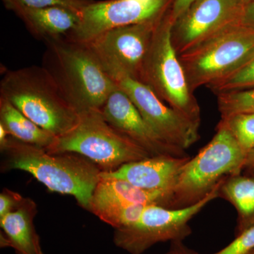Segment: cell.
I'll use <instances>...</instances> for the list:
<instances>
[{
  "instance_id": "6da1fadb",
  "label": "cell",
  "mask_w": 254,
  "mask_h": 254,
  "mask_svg": "<svg viewBox=\"0 0 254 254\" xmlns=\"http://www.w3.org/2000/svg\"><path fill=\"white\" fill-rule=\"evenodd\" d=\"M1 171L22 170L33 175L50 191L72 195L88 211L100 170L94 163L73 153H50L9 136L3 146Z\"/></svg>"
},
{
  "instance_id": "7a4b0ae2",
  "label": "cell",
  "mask_w": 254,
  "mask_h": 254,
  "mask_svg": "<svg viewBox=\"0 0 254 254\" xmlns=\"http://www.w3.org/2000/svg\"><path fill=\"white\" fill-rule=\"evenodd\" d=\"M42 65L78 113L101 110L118 88L89 43L66 38L48 42Z\"/></svg>"
},
{
  "instance_id": "3957f363",
  "label": "cell",
  "mask_w": 254,
  "mask_h": 254,
  "mask_svg": "<svg viewBox=\"0 0 254 254\" xmlns=\"http://www.w3.org/2000/svg\"><path fill=\"white\" fill-rule=\"evenodd\" d=\"M0 96L56 138L71 131L79 122L80 114L68 104L42 66L5 70Z\"/></svg>"
},
{
  "instance_id": "277c9868",
  "label": "cell",
  "mask_w": 254,
  "mask_h": 254,
  "mask_svg": "<svg viewBox=\"0 0 254 254\" xmlns=\"http://www.w3.org/2000/svg\"><path fill=\"white\" fill-rule=\"evenodd\" d=\"M246 155L231 132L220 122L213 138L182 169L172 191L169 208L195 204L223 179L242 173Z\"/></svg>"
},
{
  "instance_id": "5b68a950",
  "label": "cell",
  "mask_w": 254,
  "mask_h": 254,
  "mask_svg": "<svg viewBox=\"0 0 254 254\" xmlns=\"http://www.w3.org/2000/svg\"><path fill=\"white\" fill-rule=\"evenodd\" d=\"M173 23L170 9L155 28L143 62L140 81L149 86L170 108L200 125L199 105L189 86L172 42Z\"/></svg>"
},
{
  "instance_id": "8992f818",
  "label": "cell",
  "mask_w": 254,
  "mask_h": 254,
  "mask_svg": "<svg viewBox=\"0 0 254 254\" xmlns=\"http://www.w3.org/2000/svg\"><path fill=\"white\" fill-rule=\"evenodd\" d=\"M47 151L77 153L94 163L102 172H112L150 155L113 128L101 110L80 113L78 125L66 134L56 138Z\"/></svg>"
},
{
  "instance_id": "52a82bcc",
  "label": "cell",
  "mask_w": 254,
  "mask_h": 254,
  "mask_svg": "<svg viewBox=\"0 0 254 254\" xmlns=\"http://www.w3.org/2000/svg\"><path fill=\"white\" fill-rule=\"evenodd\" d=\"M254 55V31L236 23L179 58L195 93L233 72Z\"/></svg>"
},
{
  "instance_id": "ba28073f",
  "label": "cell",
  "mask_w": 254,
  "mask_h": 254,
  "mask_svg": "<svg viewBox=\"0 0 254 254\" xmlns=\"http://www.w3.org/2000/svg\"><path fill=\"white\" fill-rule=\"evenodd\" d=\"M198 203L182 208L147 205L131 226L115 230V246L131 254H143L160 242L184 241L191 233L190 222L212 200L220 197L224 180Z\"/></svg>"
},
{
  "instance_id": "9c48e42d",
  "label": "cell",
  "mask_w": 254,
  "mask_h": 254,
  "mask_svg": "<svg viewBox=\"0 0 254 254\" xmlns=\"http://www.w3.org/2000/svg\"><path fill=\"white\" fill-rule=\"evenodd\" d=\"M108 73L164 141L186 151L198 141L200 125L165 104L149 86L121 71Z\"/></svg>"
},
{
  "instance_id": "30bf717a",
  "label": "cell",
  "mask_w": 254,
  "mask_h": 254,
  "mask_svg": "<svg viewBox=\"0 0 254 254\" xmlns=\"http://www.w3.org/2000/svg\"><path fill=\"white\" fill-rule=\"evenodd\" d=\"M175 0H105L94 1L79 14L77 26L67 36L90 43L114 28L149 22L163 17Z\"/></svg>"
},
{
  "instance_id": "8fae6325",
  "label": "cell",
  "mask_w": 254,
  "mask_h": 254,
  "mask_svg": "<svg viewBox=\"0 0 254 254\" xmlns=\"http://www.w3.org/2000/svg\"><path fill=\"white\" fill-rule=\"evenodd\" d=\"M161 18L114 28L88 43L107 72L121 71L140 81L145 55Z\"/></svg>"
},
{
  "instance_id": "7c38bea8",
  "label": "cell",
  "mask_w": 254,
  "mask_h": 254,
  "mask_svg": "<svg viewBox=\"0 0 254 254\" xmlns=\"http://www.w3.org/2000/svg\"><path fill=\"white\" fill-rule=\"evenodd\" d=\"M242 0H197L174 23L172 42L180 55L238 23Z\"/></svg>"
},
{
  "instance_id": "4fadbf2b",
  "label": "cell",
  "mask_w": 254,
  "mask_h": 254,
  "mask_svg": "<svg viewBox=\"0 0 254 254\" xmlns=\"http://www.w3.org/2000/svg\"><path fill=\"white\" fill-rule=\"evenodd\" d=\"M101 113L115 129L141 147L150 156H188L185 150L175 148L164 141L118 86L108 97Z\"/></svg>"
},
{
  "instance_id": "5bb4252c",
  "label": "cell",
  "mask_w": 254,
  "mask_h": 254,
  "mask_svg": "<svg viewBox=\"0 0 254 254\" xmlns=\"http://www.w3.org/2000/svg\"><path fill=\"white\" fill-rule=\"evenodd\" d=\"M190 159V156L172 155L150 157L127 163L114 171L102 172L100 178L125 180L143 190L167 192L171 197L177 178Z\"/></svg>"
},
{
  "instance_id": "9a60e30c",
  "label": "cell",
  "mask_w": 254,
  "mask_h": 254,
  "mask_svg": "<svg viewBox=\"0 0 254 254\" xmlns=\"http://www.w3.org/2000/svg\"><path fill=\"white\" fill-rule=\"evenodd\" d=\"M37 213L36 202L24 197L17 209L0 218L1 248L11 247L16 254H45L34 225Z\"/></svg>"
},
{
  "instance_id": "2e32d148",
  "label": "cell",
  "mask_w": 254,
  "mask_h": 254,
  "mask_svg": "<svg viewBox=\"0 0 254 254\" xmlns=\"http://www.w3.org/2000/svg\"><path fill=\"white\" fill-rule=\"evenodd\" d=\"M9 11L24 24L36 40L44 42L58 41L66 38L77 26L79 14L60 6L28 8L16 6Z\"/></svg>"
},
{
  "instance_id": "e0dca14e",
  "label": "cell",
  "mask_w": 254,
  "mask_h": 254,
  "mask_svg": "<svg viewBox=\"0 0 254 254\" xmlns=\"http://www.w3.org/2000/svg\"><path fill=\"white\" fill-rule=\"evenodd\" d=\"M170 195L160 190H143L119 179H100L92 195L90 208L106 204L160 205L169 208Z\"/></svg>"
},
{
  "instance_id": "ac0fdd59",
  "label": "cell",
  "mask_w": 254,
  "mask_h": 254,
  "mask_svg": "<svg viewBox=\"0 0 254 254\" xmlns=\"http://www.w3.org/2000/svg\"><path fill=\"white\" fill-rule=\"evenodd\" d=\"M220 197L231 203L237 210L235 237L254 225V174L226 177L220 187Z\"/></svg>"
},
{
  "instance_id": "d6986e66",
  "label": "cell",
  "mask_w": 254,
  "mask_h": 254,
  "mask_svg": "<svg viewBox=\"0 0 254 254\" xmlns=\"http://www.w3.org/2000/svg\"><path fill=\"white\" fill-rule=\"evenodd\" d=\"M0 125L8 133L18 141L48 149L56 137L38 126L15 108L9 101L0 96Z\"/></svg>"
},
{
  "instance_id": "ffe728a7",
  "label": "cell",
  "mask_w": 254,
  "mask_h": 254,
  "mask_svg": "<svg viewBox=\"0 0 254 254\" xmlns=\"http://www.w3.org/2000/svg\"><path fill=\"white\" fill-rule=\"evenodd\" d=\"M144 208L142 205L106 204L92 207L89 212L115 230H119L136 223Z\"/></svg>"
},
{
  "instance_id": "44dd1931",
  "label": "cell",
  "mask_w": 254,
  "mask_h": 254,
  "mask_svg": "<svg viewBox=\"0 0 254 254\" xmlns=\"http://www.w3.org/2000/svg\"><path fill=\"white\" fill-rule=\"evenodd\" d=\"M216 96L221 118L239 114H254V88L225 92Z\"/></svg>"
},
{
  "instance_id": "7402d4cb",
  "label": "cell",
  "mask_w": 254,
  "mask_h": 254,
  "mask_svg": "<svg viewBox=\"0 0 254 254\" xmlns=\"http://www.w3.org/2000/svg\"><path fill=\"white\" fill-rule=\"evenodd\" d=\"M215 95L254 88V55L240 67L208 86Z\"/></svg>"
},
{
  "instance_id": "603a6c76",
  "label": "cell",
  "mask_w": 254,
  "mask_h": 254,
  "mask_svg": "<svg viewBox=\"0 0 254 254\" xmlns=\"http://www.w3.org/2000/svg\"><path fill=\"white\" fill-rule=\"evenodd\" d=\"M244 151L254 149V114H239L221 118Z\"/></svg>"
},
{
  "instance_id": "cb8c5ba5",
  "label": "cell",
  "mask_w": 254,
  "mask_h": 254,
  "mask_svg": "<svg viewBox=\"0 0 254 254\" xmlns=\"http://www.w3.org/2000/svg\"><path fill=\"white\" fill-rule=\"evenodd\" d=\"M95 0H1L4 7L9 10L13 7L21 6L28 8H46L52 6H60L80 13L88 5Z\"/></svg>"
},
{
  "instance_id": "d4e9b609",
  "label": "cell",
  "mask_w": 254,
  "mask_h": 254,
  "mask_svg": "<svg viewBox=\"0 0 254 254\" xmlns=\"http://www.w3.org/2000/svg\"><path fill=\"white\" fill-rule=\"evenodd\" d=\"M254 250V225L237 235L231 243L212 254H248Z\"/></svg>"
},
{
  "instance_id": "484cf974",
  "label": "cell",
  "mask_w": 254,
  "mask_h": 254,
  "mask_svg": "<svg viewBox=\"0 0 254 254\" xmlns=\"http://www.w3.org/2000/svg\"><path fill=\"white\" fill-rule=\"evenodd\" d=\"M22 195L17 192L4 189L0 193V218L17 209L22 203Z\"/></svg>"
},
{
  "instance_id": "4316f807",
  "label": "cell",
  "mask_w": 254,
  "mask_h": 254,
  "mask_svg": "<svg viewBox=\"0 0 254 254\" xmlns=\"http://www.w3.org/2000/svg\"><path fill=\"white\" fill-rule=\"evenodd\" d=\"M238 23L241 26L254 31V0L243 3Z\"/></svg>"
},
{
  "instance_id": "83f0119b",
  "label": "cell",
  "mask_w": 254,
  "mask_h": 254,
  "mask_svg": "<svg viewBox=\"0 0 254 254\" xmlns=\"http://www.w3.org/2000/svg\"><path fill=\"white\" fill-rule=\"evenodd\" d=\"M195 1L197 0H175L171 8V16L173 23H175Z\"/></svg>"
},
{
  "instance_id": "f1b7e54d",
  "label": "cell",
  "mask_w": 254,
  "mask_h": 254,
  "mask_svg": "<svg viewBox=\"0 0 254 254\" xmlns=\"http://www.w3.org/2000/svg\"><path fill=\"white\" fill-rule=\"evenodd\" d=\"M183 242L184 241H176L171 242V246L175 249L177 254H198L194 251L189 249Z\"/></svg>"
},
{
  "instance_id": "f546056e",
  "label": "cell",
  "mask_w": 254,
  "mask_h": 254,
  "mask_svg": "<svg viewBox=\"0 0 254 254\" xmlns=\"http://www.w3.org/2000/svg\"><path fill=\"white\" fill-rule=\"evenodd\" d=\"M245 170H248L251 174H254V149L247 153Z\"/></svg>"
},
{
  "instance_id": "4dcf8cb0",
  "label": "cell",
  "mask_w": 254,
  "mask_h": 254,
  "mask_svg": "<svg viewBox=\"0 0 254 254\" xmlns=\"http://www.w3.org/2000/svg\"><path fill=\"white\" fill-rule=\"evenodd\" d=\"M164 254H177L176 252H175V249L173 248V247H170V251L167 253Z\"/></svg>"
},
{
  "instance_id": "1f68e13d",
  "label": "cell",
  "mask_w": 254,
  "mask_h": 254,
  "mask_svg": "<svg viewBox=\"0 0 254 254\" xmlns=\"http://www.w3.org/2000/svg\"><path fill=\"white\" fill-rule=\"evenodd\" d=\"M252 1V0H242V2L243 3H247L249 2V1Z\"/></svg>"
},
{
  "instance_id": "d6a6232c",
  "label": "cell",
  "mask_w": 254,
  "mask_h": 254,
  "mask_svg": "<svg viewBox=\"0 0 254 254\" xmlns=\"http://www.w3.org/2000/svg\"><path fill=\"white\" fill-rule=\"evenodd\" d=\"M248 254H254V250L253 251H252V252H251L250 253Z\"/></svg>"
},
{
  "instance_id": "836d02e7",
  "label": "cell",
  "mask_w": 254,
  "mask_h": 254,
  "mask_svg": "<svg viewBox=\"0 0 254 254\" xmlns=\"http://www.w3.org/2000/svg\"></svg>"
}]
</instances>
